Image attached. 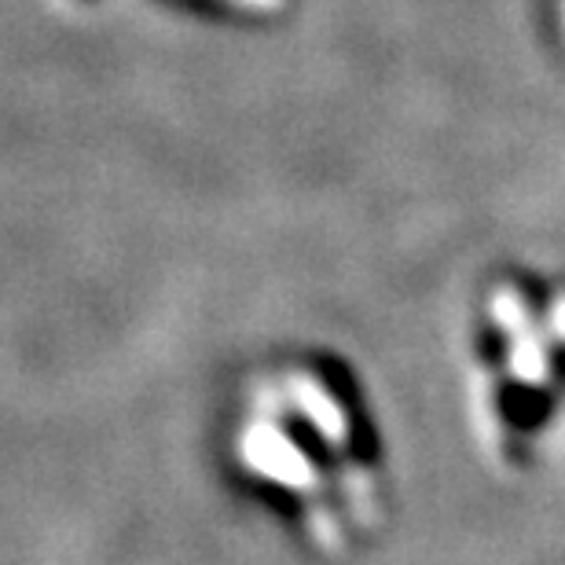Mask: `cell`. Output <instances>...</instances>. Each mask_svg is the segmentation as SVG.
<instances>
[{
	"instance_id": "2",
	"label": "cell",
	"mask_w": 565,
	"mask_h": 565,
	"mask_svg": "<svg viewBox=\"0 0 565 565\" xmlns=\"http://www.w3.org/2000/svg\"><path fill=\"white\" fill-rule=\"evenodd\" d=\"M467 412L500 473H529L565 440V276L495 268L467 312Z\"/></svg>"
},
{
	"instance_id": "1",
	"label": "cell",
	"mask_w": 565,
	"mask_h": 565,
	"mask_svg": "<svg viewBox=\"0 0 565 565\" xmlns=\"http://www.w3.org/2000/svg\"><path fill=\"white\" fill-rule=\"evenodd\" d=\"M228 459L316 555H353L390 518V451L375 401L353 364L327 349H290L246 379Z\"/></svg>"
},
{
	"instance_id": "3",
	"label": "cell",
	"mask_w": 565,
	"mask_h": 565,
	"mask_svg": "<svg viewBox=\"0 0 565 565\" xmlns=\"http://www.w3.org/2000/svg\"><path fill=\"white\" fill-rule=\"evenodd\" d=\"M191 4L217 11V15L228 19H250V22H265L273 15H282L290 8V0H191Z\"/></svg>"
},
{
	"instance_id": "4",
	"label": "cell",
	"mask_w": 565,
	"mask_h": 565,
	"mask_svg": "<svg viewBox=\"0 0 565 565\" xmlns=\"http://www.w3.org/2000/svg\"><path fill=\"white\" fill-rule=\"evenodd\" d=\"M551 19H555V33L558 44L565 49V0H551Z\"/></svg>"
}]
</instances>
